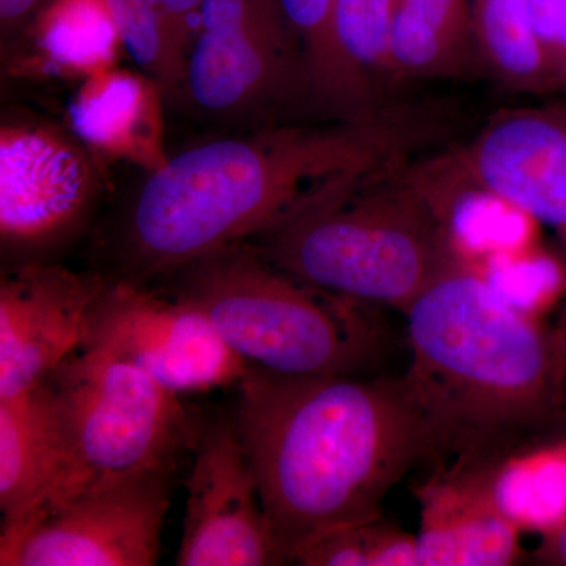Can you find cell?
Listing matches in <instances>:
<instances>
[{"label":"cell","instance_id":"1","mask_svg":"<svg viewBox=\"0 0 566 566\" xmlns=\"http://www.w3.org/2000/svg\"><path fill=\"white\" fill-rule=\"evenodd\" d=\"M438 118L387 106L364 120L262 129L170 156L104 233L103 275L147 285L251 241L327 186L412 158L441 129Z\"/></svg>","mask_w":566,"mask_h":566},{"label":"cell","instance_id":"2","mask_svg":"<svg viewBox=\"0 0 566 566\" xmlns=\"http://www.w3.org/2000/svg\"><path fill=\"white\" fill-rule=\"evenodd\" d=\"M233 409L282 565L308 545L385 516L387 495L430 465L400 376L283 375L251 367Z\"/></svg>","mask_w":566,"mask_h":566},{"label":"cell","instance_id":"3","mask_svg":"<svg viewBox=\"0 0 566 566\" xmlns=\"http://www.w3.org/2000/svg\"><path fill=\"white\" fill-rule=\"evenodd\" d=\"M401 381L430 442V468L490 469L566 436L565 386L551 335L472 268L441 275L403 314Z\"/></svg>","mask_w":566,"mask_h":566},{"label":"cell","instance_id":"4","mask_svg":"<svg viewBox=\"0 0 566 566\" xmlns=\"http://www.w3.org/2000/svg\"><path fill=\"white\" fill-rule=\"evenodd\" d=\"M409 159L327 186L248 243L301 281L405 314L431 283L463 264L409 177Z\"/></svg>","mask_w":566,"mask_h":566},{"label":"cell","instance_id":"5","mask_svg":"<svg viewBox=\"0 0 566 566\" xmlns=\"http://www.w3.org/2000/svg\"><path fill=\"white\" fill-rule=\"evenodd\" d=\"M233 352L283 375H368L387 335L371 305L338 296L275 266L251 243L212 253L172 275Z\"/></svg>","mask_w":566,"mask_h":566},{"label":"cell","instance_id":"6","mask_svg":"<svg viewBox=\"0 0 566 566\" xmlns=\"http://www.w3.org/2000/svg\"><path fill=\"white\" fill-rule=\"evenodd\" d=\"M54 408L55 458L43 494L22 523L93 485L159 465H177L193 449L200 422L181 397L136 365L99 346H84L48 376Z\"/></svg>","mask_w":566,"mask_h":566},{"label":"cell","instance_id":"7","mask_svg":"<svg viewBox=\"0 0 566 566\" xmlns=\"http://www.w3.org/2000/svg\"><path fill=\"white\" fill-rule=\"evenodd\" d=\"M99 163L73 133L9 118L0 126V249L9 270L50 263L91 223Z\"/></svg>","mask_w":566,"mask_h":566},{"label":"cell","instance_id":"8","mask_svg":"<svg viewBox=\"0 0 566 566\" xmlns=\"http://www.w3.org/2000/svg\"><path fill=\"white\" fill-rule=\"evenodd\" d=\"M308 96L303 52L279 0H207L182 99L219 122H249Z\"/></svg>","mask_w":566,"mask_h":566},{"label":"cell","instance_id":"9","mask_svg":"<svg viewBox=\"0 0 566 566\" xmlns=\"http://www.w3.org/2000/svg\"><path fill=\"white\" fill-rule=\"evenodd\" d=\"M177 465L106 480L0 542L2 566L158 564Z\"/></svg>","mask_w":566,"mask_h":566},{"label":"cell","instance_id":"10","mask_svg":"<svg viewBox=\"0 0 566 566\" xmlns=\"http://www.w3.org/2000/svg\"><path fill=\"white\" fill-rule=\"evenodd\" d=\"M84 346L128 360L178 397L240 385L249 368L199 308L128 282L107 281Z\"/></svg>","mask_w":566,"mask_h":566},{"label":"cell","instance_id":"11","mask_svg":"<svg viewBox=\"0 0 566 566\" xmlns=\"http://www.w3.org/2000/svg\"><path fill=\"white\" fill-rule=\"evenodd\" d=\"M193 452L175 564L282 565L234 412L202 420Z\"/></svg>","mask_w":566,"mask_h":566},{"label":"cell","instance_id":"12","mask_svg":"<svg viewBox=\"0 0 566 566\" xmlns=\"http://www.w3.org/2000/svg\"><path fill=\"white\" fill-rule=\"evenodd\" d=\"M107 279L57 263L7 271L0 282V398L40 385L85 345Z\"/></svg>","mask_w":566,"mask_h":566},{"label":"cell","instance_id":"13","mask_svg":"<svg viewBox=\"0 0 566 566\" xmlns=\"http://www.w3.org/2000/svg\"><path fill=\"white\" fill-rule=\"evenodd\" d=\"M450 150L465 172L551 227L566 262V102L499 112Z\"/></svg>","mask_w":566,"mask_h":566},{"label":"cell","instance_id":"14","mask_svg":"<svg viewBox=\"0 0 566 566\" xmlns=\"http://www.w3.org/2000/svg\"><path fill=\"white\" fill-rule=\"evenodd\" d=\"M415 488L419 566H510L524 557L521 532L494 505L479 469L431 468Z\"/></svg>","mask_w":566,"mask_h":566},{"label":"cell","instance_id":"15","mask_svg":"<svg viewBox=\"0 0 566 566\" xmlns=\"http://www.w3.org/2000/svg\"><path fill=\"white\" fill-rule=\"evenodd\" d=\"M161 85L123 66L80 82L71 96L69 129L96 161L126 163L151 174L169 161Z\"/></svg>","mask_w":566,"mask_h":566},{"label":"cell","instance_id":"16","mask_svg":"<svg viewBox=\"0 0 566 566\" xmlns=\"http://www.w3.org/2000/svg\"><path fill=\"white\" fill-rule=\"evenodd\" d=\"M406 169L464 266L476 270L499 253L539 243L542 223L465 172L450 148L430 158H411Z\"/></svg>","mask_w":566,"mask_h":566},{"label":"cell","instance_id":"17","mask_svg":"<svg viewBox=\"0 0 566 566\" xmlns=\"http://www.w3.org/2000/svg\"><path fill=\"white\" fill-rule=\"evenodd\" d=\"M22 33L24 50L9 65L14 76L80 84L126 54L107 0H48Z\"/></svg>","mask_w":566,"mask_h":566},{"label":"cell","instance_id":"18","mask_svg":"<svg viewBox=\"0 0 566 566\" xmlns=\"http://www.w3.org/2000/svg\"><path fill=\"white\" fill-rule=\"evenodd\" d=\"M387 65L392 87L406 81H461L482 74L471 0H394Z\"/></svg>","mask_w":566,"mask_h":566},{"label":"cell","instance_id":"19","mask_svg":"<svg viewBox=\"0 0 566 566\" xmlns=\"http://www.w3.org/2000/svg\"><path fill=\"white\" fill-rule=\"evenodd\" d=\"M55 458V423L48 379L0 398L2 534L22 523L43 494Z\"/></svg>","mask_w":566,"mask_h":566},{"label":"cell","instance_id":"20","mask_svg":"<svg viewBox=\"0 0 566 566\" xmlns=\"http://www.w3.org/2000/svg\"><path fill=\"white\" fill-rule=\"evenodd\" d=\"M394 0H337L333 40L337 66V120H364L389 104L387 65Z\"/></svg>","mask_w":566,"mask_h":566},{"label":"cell","instance_id":"21","mask_svg":"<svg viewBox=\"0 0 566 566\" xmlns=\"http://www.w3.org/2000/svg\"><path fill=\"white\" fill-rule=\"evenodd\" d=\"M485 476L494 505L523 534H553L566 521V436L517 450Z\"/></svg>","mask_w":566,"mask_h":566},{"label":"cell","instance_id":"22","mask_svg":"<svg viewBox=\"0 0 566 566\" xmlns=\"http://www.w3.org/2000/svg\"><path fill=\"white\" fill-rule=\"evenodd\" d=\"M472 32L482 74L515 93L557 92L527 0H471Z\"/></svg>","mask_w":566,"mask_h":566},{"label":"cell","instance_id":"23","mask_svg":"<svg viewBox=\"0 0 566 566\" xmlns=\"http://www.w3.org/2000/svg\"><path fill=\"white\" fill-rule=\"evenodd\" d=\"M502 300L528 316L539 314L566 292V262L542 244L499 253L476 268Z\"/></svg>","mask_w":566,"mask_h":566},{"label":"cell","instance_id":"24","mask_svg":"<svg viewBox=\"0 0 566 566\" xmlns=\"http://www.w3.org/2000/svg\"><path fill=\"white\" fill-rule=\"evenodd\" d=\"M304 566H419L417 536L385 516L322 536L297 554Z\"/></svg>","mask_w":566,"mask_h":566},{"label":"cell","instance_id":"25","mask_svg":"<svg viewBox=\"0 0 566 566\" xmlns=\"http://www.w3.org/2000/svg\"><path fill=\"white\" fill-rule=\"evenodd\" d=\"M126 54L161 85L164 95L182 98V74L175 62L159 0H107Z\"/></svg>","mask_w":566,"mask_h":566},{"label":"cell","instance_id":"26","mask_svg":"<svg viewBox=\"0 0 566 566\" xmlns=\"http://www.w3.org/2000/svg\"><path fill=\"white\" fill-rule=\"evenodd\" d=\"M303 52L308 96L337 115L333 24L337 0H279Z\"/></svg>","mask_w":566,"mask_h":566},{"label":"cell","instance_id":"27","mask_svg":"<svg viewBox=\"0 0 566 566\" xmlns=\"http://www.w3.org/2000/svg\"><path fill=\"white\" fill-rule=\"evenodd\" d=\"M205 3L207 0H159L167 41L182 81L189 54L202 31Z\"/></svg>","mask_w":566,"mask_h":566},{"label":"cell","instance_id":"28","mask_svg":"<svg viewBox=\"0 0 566 566\" xmlns=\"http://www.w3.org/2000/svg\"><path fill=\"white\" fill-rule=\"evenodd\" d=\"M48 0H0V32L2 40L25 31Z\"/></svg>","mask_w":566,"mask_h":566},{"label":"cell","instance_id":"29","mask_svg":"<svg viewBox=\"0 0 566 566\" xmlns=\"http://www.w3.org/2000/svg\"><path fill=\"white\" fill-rule=\"evenodd\" d=\"M532 558L536 564L566 566V521L553 534L543 536Z\"/></svg>","mask_w":566,"mask_h":566},{"label":"cell","instance_id":"30","mask_svg":"<svg viewBox=\"0 0 566 566\" xmlns=\"http://www.w3.org/2000/svg\"><path fill=\"white\" fill-rule=\"evenodd\" d=\"M549 335L558 378H560V381L566 386V304L560 318H558L556 329H554Z\"/></svg>","mask_w":566,"mask_h":566},{"label":"cell","instance_id":"31","mask_svg":"<svg viewBox=\"0 0 566 566\" xmlns=\"http://www.w3.org/2000/svg\"><path fill=\"white\" fill-rule=\"evenodd\" d=\"M554 74H556L557 92L566 93V0L560 39H558L556 59H554Z\"/></svg>","mask_w":566,"mask_h":566}]
</instances>
